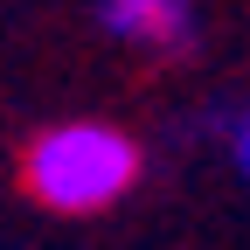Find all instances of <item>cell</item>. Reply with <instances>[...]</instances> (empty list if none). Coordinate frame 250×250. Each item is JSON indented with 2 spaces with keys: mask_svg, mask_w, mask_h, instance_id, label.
I'll list each match as a JSON object with an SVG mask.
<instances>
[{
  "mask_svg": "<svg viewBox=\"0 0 250 250\" xmlns=\"http://www.w3.org/2000/svg\"><path fill=\"white\" fill-rule=\"evenodd\" d=\"M146 153L139 139L111 118H62L28 139L21 153V188L49 215H104L139 188Z\"/></svg>",
  "mask_w": 250,
  "mask_h": 250,
  "instance_id": "obj_1",
  "label": "cell"
},
{
  "mask_svg": "<svg viewBox=\"0 0 250 250\" xmlns=\"http://www.w3.org/2000/svg\"><path fill=\"white\" fill-rule=\"evenodd\" d=\"M98 28L132 56H188L195 49V0H98Z\"/></svg>",
  "mask_w": 250,
  "mask_h": 250,
  "instance_id": "obj_2",
  "label": "cell"
},
{
  "mask_svg": "<svg viewBox=\"0 0 250 250\" xmlns=\"http://www.w3.org/2000/svg\"><path fill=\"white\" fill-rule=\"evenodd\" d=\"M208 125H215V139H223L229 167L250 181V98H243V104H215V111H208Z\"/></svg>",
  "mask_w": 250,
  "mask_h": 250,
  "instance_id": "obj_3",
  "label": "cell"
}]
</instances>
